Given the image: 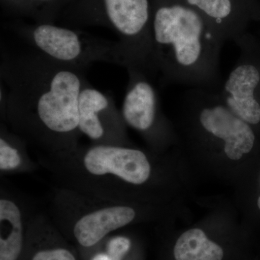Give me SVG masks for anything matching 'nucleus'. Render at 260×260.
<instances>
[{"instance_id":"obj_17","label":"nucleus","mask_w":260,"mask_h":260,"mask_svg":"<svg viewBox=\"0 0 260 260\" xmlns=\"http://www.w3.org/2000/svg\"><path fill=\"white\" fill-rule=\"evenodd\" d=\"M90 260H113L105 251L95 253L90 257Z\"/></svg>"},{"instance_id":"obj_14","label":"nucleus","mask_w":260,"mask_h":260,"mask_svg":"<svg viewBox=\"0 0 260 260\" xmlns=\"http://www.w3.org/2000/svg\"><path fill=\"white\" fill-rule=\"evenodd\" d=\"M209 22L224 42L234 41L245 34L239 28L233 0H186ZM199 12V13H200Z\"/></svg>"},{"instance_id":"obj_4","label":"nucleus","mask_w":260,"mask_h":260,"mask_svg":"<svg viewBox=\"0 0 260 260\" xmlns=\"http://www.w3.org/2000/svg\"><path fill=\"white\" fill-rule=\"evenodd\" d=\"M48 215L61 234L88 249L111 233L137 220L138 210L129 203L102 199L57 186Z\"/></svg>"},{"instance_id":"obj_15","label":"nucleus","mask_w":260,"mask_h":260,"mask_svg":"<svg viewBox=\"0 0 260 260\" xmlns=\"http://www.w3.org/2000/svg\"><path fill=\"white\" fill-rule=\"evenodd\" d=\"M37 168L27 154L23 138L8 131L5 124L0 130V170L3 173L31 172Z\"/></svg>"},{"instance_id":"obj_5","label":"nucleus","mask_w":260,"mask_h":260,"mask_svg":"<svg viewBox=\"0 0 260 260\" xmlns=\"http://www.w3.org/2000/svg\"><path fill=\"white\" fill-rule=\"evenodd\" d=\"M182 99L191 135L198 142L220 143L225 156L234 161L259 147V133L227 107L218 91L189 88Z\"/></svg>"},{"instance_id":"obj_6","label":"nucleus","mask_w":260,"mask_h":260,"mask_svg":"<svg viewBox=\"0 0 260 260\" xmlns=\"http://www.w3.org/2000/svg\"><path fill=\"white\" fill-rule=\"evenodd\" d=\"M17 32L35 51L67 66L85 70L89 65L103 61L126 69L136 68L129 51L119 41L50 23L19 28Z\"/></svg>"},{"instance_id":"obj_11","label":"nucleus","mask_w":260,"mask_h":260,"mask_svg":"<svg viewBox=\"0 0 260 260\" xmlns=\"http://www.w3.org/2000/svg\"><path fill=\"white\" fill-rule=\"evenodd\" d=\"M30 217L16 197L1 189L0 260H23Z\"/></svg>"},{"instance_id":"obj_18","label":"nucleus","mask_w":260,"mask_h":260,"mask_svg":"<svg viewBox=\"0 0 260 260\" xmlns=\"http://www.w3.org/2000/svg\"><path fill=\"white\" fill-rule=\"evenodd\" d=\"M258 184H259L260 189V172L259 174V178H258ZM256 208H257L258 211L260 213V193L257 195V198H256Z\"/></svg>"},{"instance_id":"obj_19","label":"nucleus","mask_w":260,"mask_h":260,"mask_svg":"<svg viewBox=\"0 0 260 260\" xmlns=\"http://www.w3.org/2000/svg\"><path fill=\"white\" fill-rule=\"evenodd\" d=\"M37 1L43 2V3H48V2L53 1V0H37Z\"/></svg>"},{"instance_id":"obj_16","label":"nucleus","mask_w":260,"mask_h":260,"mask_svg":"<svg viewBox=\"0 0 260 260\" xmlns=\"http://www.w3.org/2000/svg\"><path fill=\"white\" fill-rule=\"evenodd\" d=\"M131 239L124 236H116L108 240L106 251L113 260H124L132 249Z\"/></svg>"},{"instance_id":"obj_8","label":"nucleus","mask_w":260,"mask_h":260,"mask_svg":"<svg viewBox=\"0 0 260 260\" xmlns=\"http://www.w3.org/2000/svg\"><path fill=\"white\" fill-rule=\"evenodd\" d=\"M106 18L129 51L137 69L157 75L148 0H103Z\"/></svg>"},{"instance_id":"obj_2","label":"nucleus","mask_w":260,"mask_h":260,"mask_svg":"<svg viewBox=\"0 0 260 260\" xmlns=\"http://www.w3.org/2000/svg\"><path fill=\"white\" fill-rule=\"evenodd\" d=\"M191 5H162L152 21L154 64L164 83L219 91L224 41Z\"/></svg>"},{"instance_id":"obj_10","label":"nucleus","mask_w":260,"mask_h":260,"mask_svg":"<svg viewBox=\"0 0 260 260\" xmlns=\"http://www.w3.org/2000/svg\"><path fill=\"white\" fill-rule=\"evenodd\" d=\"M80 133L95 144L128 145L121 112L112 97L87 83L80 92L78 103Z\"/></svg>"},{"instance_id":"obj_12","label":"nucleus","mask_w":260,"mask_h":260,"mask_svg":"<svg viewBox=\"0 0 260 260\" xmlns=\"http://www.w3.org/2000/svg\"><path fill=\"white\" fill-rule=\"evenodd\" d=\"M23 260H78L48 214H31Z\"/></svg>"},{"instance_id":"obj_3","label":"nucleus","mask_w":260,"mask_h":260,"mask_svg":"<svg viewBox=\"0 0 260 260\" xmlns=\"http://www.w3.org/2000/svg\"><path fill=\"white\" fill-rule=\"evenodd\" d=\"M39 164L58 186L121 203H129V188L146 185L153 175L148 155L129 145H79L64 156L42 157Z\"/></svg>"},{"instance_id":"obj_1","label":"nucleus","mask_w":260,"mask_h":260,"mask_svg":"<svg viewBox=\"0 0 260 260\" xmlns=\"http://www.w3.org/2000/svg\"><path fill=\"white\" fill-rule=\"evenodd\" d=\"M85 70L60 64L37 51L2 54V83L6 99L1 115L15 133L36 143L44 156L59 158L79 147L80 92Z\"/></svg>"},{"instance_id":"obj_7","label":"nucleus","mask_w":260,"mask_h":260,"mask_svg":"<svg viewBox=\"0 0 260 260\" xmlns=\"http://www.w3.org/2000/svg\"><path fill=\"white\" fill-rule=\"evenodd\" d=\"M239 57L218 93L227 107L260 133V39L243 34L234 41Z\"/></svg>"},{"instance_id":"obj_9","label":"nucleus","mask_w":260,"mask_h":260,"mask_svg":"<svg viewBox=\"0 0 260 260\" xmlns=\"http://www.w3.org/2000/svg\"><path fill=\"white\" fill-rule=\"evenodd\" d=\"M126 70L128 84L121 110L126 125L154 143L167 140L169 126L160 112V98L150 75L137 68Z\"/></svg>"},{"instance_id":"obj_13","label":"nucleus","mask_w":260,"mask_h":260,"mask_svg":"<svg viewBox=\"0 0 260 260\" xmlns=\"http://www.w3.org/2000/svg\"><path fill=\"white\" fill-rule=\"evenodd\" d=\"M173 260H225L220 243L210 239L203 229L192 228L181 234L172 246Z\"/></svg>"}]
</instances>
